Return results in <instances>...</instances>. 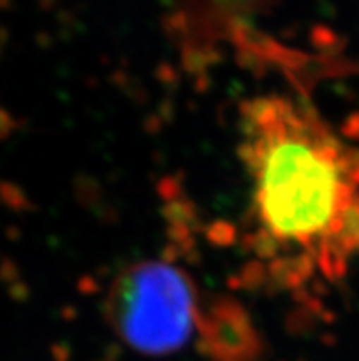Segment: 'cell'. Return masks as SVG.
Masks as SVG:
<instances>
[{
  "instance_id": "cell-1",
  "label": "cell",
  "mask_w": 359,
  "mask_h": 361,
  "mask_svg": "<svg viewBox=\"0 0 359 361\" xmlns=\"http://www.w3.org/2000/svg\"><path fill=\"white\" fill-rule=\"evenodd\" d=\"M238 156L255 264L288 288L341 279L359 255V147L306 101L272 94L242 105Z\"/></svg>"
},
{
  "instance_id": "cell-2",
  "label": "cell",
  "mask_w": 359,
  "mask_h": 361,
  "mask_svg": "<svg viewBox=\"0 0 359 361\" xmlns=\"http://www.w3.org/2000/svg\"><path fill=\"white\" fill-rule=\"evenodd\" d=\"M202 305L198 286L183 268L165 259H143L112 279L105 316L127 347L162 357L195 338Z\"/></svg>"
},
{
  "instance_id": "cell-3",
  "label": "cell",
  "mask_w": 359,
  "mask_h": 361,
  "mask_svg": "<svg viewBox=\"0 0 359 361\" xmlns=\"http://www.w3.org/2000/svg\"><path fill=\"white\" fill-rule=\"evenodd\" d=\"M196 343L211 361H264V345L251 316L231 298L204 301Z\"/></svg>"
}]
</instances>
